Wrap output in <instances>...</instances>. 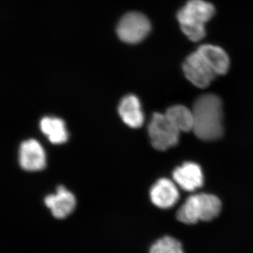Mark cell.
I'll use <instances>...</instances> for the list:
<instances>
[{
  "instance_id": "8",
  "label": "cell",
  "mask_w": 253,
  "mask_h": 253,
  "mask_svg": "<svg viewBox=\"0 0 253 253\" xmlns=\"http://www.w3.org/2000/svg\"><path fill=\"white\" fill-rule=\"evenodd\" d=\"M152 204L161 209H169L177 204L179 192L176 184L169 179L162 178L156 181L150 190Z\"/></svg>"
},
{
  "instance_id": "1",
  "label": "cell",
  "mask_w": 253,
  "mask_h": 253,
  "mask_svg": "<svg viewBox=\"0 0 253 253\" xmlns=\"http://www.w3.org/2000/svg\"><path fill=\"white\" fill-rule=\"evenodd\" d=\"M194 114V134L203 141H215L221 138L223 128L222 103L217 95H201L195 101Z\"/></svg>"
},
{
  "instance_id": "4",
  "label": "cell",
  "mask_w": 253,
  "mask_h": 253,
  "mask_svg": "<svg viewBox=\"0 0 253 253\" xmlns=\"http://www.w3.org/2000/svg\"><path fill=\"white\" fill-rule=\"evenodd\" d=\"M148 133L153 147L164 151L179 143L181 131L166 114L155 113L148 126Z\"/></svg>"
},
{
  "instance_id": "10",
  "label": "cell",
  "mask_w": 253,
  "mask_h": 253,
  "mask_svg": "<svg viewBox=\"0 0 253 253\" xmlns=\"http://www.w3.org/2000/svg\"><path fill=\"white\" fill-rule=\"evenodd\" d=\"M173 179L181 189L189 192H194L204 185L202 169L194 163H185L176 168L173 172Z\"/></svg>"
},
{
  "instance_id": "15",
  "label": "cell",
  "mask_w": 253,
  "mask_h": 253,
  "mask_svg": "<svg viewBox=\"0 0 253 253\" xmlns=\"http://www.w3.org/2000/svg\"><path fill=\"white\" fill-rule=\"evenodd\" d=\"M149 253H184L180 241L172 236L158 239L150 249Z\"/></svg>"
},
{
  "instance_id": "13",
  "label": "cell",
  "mask_w": 253,
  "mask_h": 253,
  "mask_svg": "<svg viewBox=\"0 0 253 253\" xmlns=\"http://www.w3.org/2000/svg\"><path fill=\"white\" fill-rule=\"evenodd\" d=\"M211 63L217 76L225 75L230 67V60L226 51L212 44H205L198 49Z\"/></svg>"
},
{
  "instance_id": "12",
  "label": "cell",
  "mask_w": 253,
  "mask_h": 253,
  "mask_svg": "<svg viewBox=\"0 0 253 253\" xmlns=\"http://www.w3.org/2000/svg\"><path fill=\"white\" fill-rule=\"evenodd\" d=\"M40 127L51 144H62L68 140L66 125L61 118L48 116L42 118L40 123Z\"/></svg>"
},
{
  "instance_id": "5",
  "label": "cell",
  "mask_w": 253,
  "mask_h": 253,
  "mask_svg": "<svg viewBox=\"0 0 253 253\" xmlns=\"http://www.w3.org/2000/svg\"><path fill=\"white\" fill-rule=\"evenodd\" d=\"M151 29V22L145 15L130 12L125 15L118 23L117 34L124 42L137 44L144 41Z\"/></svg>"
},
{
  "instance_id": "6",
  "label": "cell",
  "mask_w": 253,
  "mask_h": 253,
  "mask_svg": "<svg viewBox=\"0 0 253 253\" xmlns=\"http://www.w3.org/2000/svg\"><path fill=\"white\" fill-rule=\"evenodd\" d=\"M186 78L197 87H208L217 76L209 61L199 50L190 54L183 64Z\"/></svg>"
},
{
  "instance_id": "2",
  "label": "cell",
  "mask_w": 253,
  "mask_h": 253,
  "mask_svg": "<svg viewBox=\"0 0 253 253\" xmlns=\"http://www.w3.org/2000/svg\"><path fill=\"white\" fill-rule=\"evenodd\" d=\"M215 9L204 0H189L177 14L181 31L190 41L199 42L206 36V24L214 16Z\"/></svg>"
},
{
  "instance_id": "9",
  "label": "cell",
  "mask_w": 253,
  "mask_h": 253,
  "mask_svg": "<svg viewBox=\"0 0 253 253\" xmlns=\"http://www.w3.org/2000/svg\"><path fill=\"white\" fill-rule=\"evenodd\" d=\"M44 204L56 219H63L73 212L76 206L74 195L63 186H58L56 194L44 198Z\"/></svg>"
},
{
  "instance_id": "7",
  "label": "cell",
  "mask_w": 253,
  "mask_h": 253,
  "mask_svg": "<svg viewBox=\"0 0 253 253\" xmlns=\"http://www.w3.org/2000/svg\"><path fill=\"white\" fill-rule=\"evenodd\" d=\"M20 166L28 172L42 170L46 166L45 151L34 139L23 141L18 151Z\"/></svg>"
},
{
  "instance_id": "3",
  "label": "cell",
  "mask_w": 253,
  "mask_h": 253,
  "mask_svg": "<svg viewBox=\"0 0 253 253\" xmlns=\"http://www.w3.org/2000/svg\"><path fill=\"white\" fill-rule=\"evenodd\" d=\"M221 203L217 196L211 194H198L189 196L176 212V219L185 224L199 221H210L220 214Z\"/></svg>"
},
{
  "instance_id": "14",
  "label": "cell",
  "mask_w": 253,
  "mask_h": 253,
  "mask_svg": "<svg viewBox=\"0 0 253 253\" xmlns=\"http://www.w3.org/2000/svg\"><path fill=\"white\" fill-rule=\"evenodd\" d=\"M166 116L179 131L187 132L194 129V114L192 110L182 105L171 106L166 111Z\"/></svg>"
},
{
  "instance_id": "11",
  "label": "cell",
  "mask_w": 253,
  "mask_h": 253,
  "mask_svg": "<svg viewBox=\"0 0 253 253\" xmlns=\"http://www.w3.org/2000/svg\"><path fill=\"white\" fill-rule=\"evenodd\" d=\"M118 113L123 123L133 129L141 127L144 123V116L140 101L134 94L123 98L118 105Z\"/></svg>"
}]
</instances>
